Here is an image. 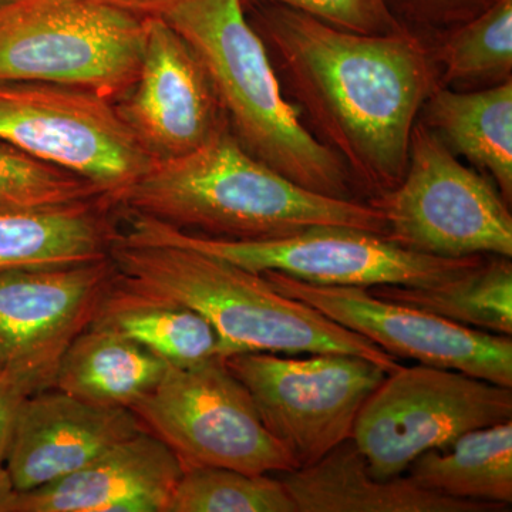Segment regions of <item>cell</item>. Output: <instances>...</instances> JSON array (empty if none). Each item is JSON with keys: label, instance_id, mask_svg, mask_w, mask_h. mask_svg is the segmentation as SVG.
<instances>
[{"label": "cell", "instance_id": "cell-1", "mask_svg": "<svg viewBox=\"0 0 512 512\" xmlns=\"http://www.w3.org/2000/svg\"><path fill=\"white\" fill-rule=\"evenodd\" d=\"M244 5L286 99L343 161L363 201L397 187L421 106L437 86L427 46L409 33L333 28L281 3Z\"/></svg>", "mask_w": 512, "mask_h": 512}, {"label": "cell", "instance_id": "cell-5", "mask_svg": "<svg viewBox=\"0 0 512 512\" xmlns=\"http://www.w3.org/2000/svg\"><path fill=\"white\" fill-rule=\"evenodd\" d=\"M121 217L127 228L120 232L133 241L181 245L249 271H278L318 285L430 288L466 274L485 258L420 254L399 247L384 235L343 225H316L282 238L232 241L180 231L143 215Z\"/></svg>", "mask_w": 512, "mask_h": 512}, {"label": "cell", "instance_id": "cell-2", "mask_svg": "<svg viewBox=\"0 0 512 512\" xmlns=\"http://www.w3.org/2000/svg\"><path fill=\"white\" fill-rule=\"evenodd\" d=\"M111 207L232 241L288 237L316 225L387 231L372 205L302 188L247 153L229 127L187 156L151 164Z\"/></svg>", "mask_w": 512, "mask_h": 512}, {"label": "cell", "instance_id": "cell-24", "mask_svg": "<svg viewBox=\"0 0 512 512\" xmlns=\"http://www.w3.org/2000/svg\"><path fill=\"white\" fill-rule=\"evenodd\" d=\"M437 84L476 92L512 82V0H497L463 25L427 45Z\"/></svg>", "mask_w": 512, "mask_h": 512}, {"label": "cell", "instance_id": "cell-31", "mask_svg": "<svg viewBox=\"0 0 512 512\" xmlns=\"http://www.w3.org/2000/svg\"><path fill=\"white\" fill-rule=\"evenodd\" d=\"M16 491L13 488L12 481L5 464H0V512H9L10 504L15 498Z\"/></svg>", "mask_w": 512, "mask_h": 512}, {"label": "cell", "instance_id": "cell-7", "mask_svg": "<svg viewBox=\"0 0 512 512\" xmlns=\"http://www.w3.org/2000/svg\"><path fill=\"white\" fill-rule=\"evenodd\" d=\"M382 212L389 241L409 251L440 256H512L511 207L497 185L461 163L417 120L403 180L369 198Z\"/></svg>", "mask_w": 512, "mask_h": 512}, {"label": "cell", "instance_id": "cell-22", "mask_svg": "<svg viewBox=\"0 0 512 512\" xmlns=\"http://www.w3.org/2000/svg\"><path fill=\"white\" fill-rule=\"evenodd\" d=\"M90 326L133 340L170 366L220 356L217 332L200 313L128 292L116 278Z\"/></svg>", "mask_w": 512, "mask_h": 512}, {"label": "cell", "instance_id": "cell-32", "mask_svg": "<svg viewBox=\"0 0 512 512\" xmlns=\"http://www.w3.org/2000/svg\"><path fill=\"white\" fill-rule=\"evenodd\" d=\"M5 2H8V0H0V5H3Z\"/></svg>", "mask_w": 512, "mask_h": 512}, {"label": "cell", "instance_id": "cell-17", "mask_svg": "<svg viewBox=\"0 0 512 512\" xmlns=\"http://www.w3.org/2000/svg\"><path fill=\"white\" fill-rule=\"evenodd\" d=\"M298 512H488L500 505L457 500L427 490L409 477L380 480L370 473L352 439L318 463L281 473Z\"/></svg>", "mask_w": 512, "mask_h": 512}, {"label": "cell", "instance_id": "cell-26", "mask_svg": "<svg viewBox=\"0 0 512 512\" xmlns=\"http://www.w3.org/2000/svg\"><path fill=\"white\" fill-rule=\"evenodd\" d=\"M106 198L80 175L0 140V212L55 210Z\"/></svg>", "mask_w": 512, "mask_h": 512}, {"label": "cell", "instance_id": "cell-15", "mask_svg": "<svg viewBox=\"0 0 512 512\" xmlns=\"http://www.w3.org/2000/svg\"><path fill=\"white\" fill-rule=\"evenodd\" d=\"M146 431L126 407H103L50 389L20 406L5 467L16 493L36 490L76 473L94 458Z\"/></svg>", "mask_w": 512, "mask_h": 512}, {"label": "cell", "instance_id": "cell-28", "mask_svg": "<svg viewBox=\"0 0 512 512\" xmlns=\"http://www.w3.org/2000/svg\"><path fill=\"white\" fill-rule=\"evenodd\" d=\"M384 2L400 26L427 46L434 37L476 18L497 0H384Z\"/></svg>", "mask_w": 512, "mask_h": 512}, {"label": "cell", "instance_id": "cell-8", "mask_svg": "<svg viewBox=\"0 0 512 512\" xmlns=\"http://www.w3.org/2000/svg\"><path fill=\"white\" fill-rule=\"evenodd\" d=\"M130 410L173 451L183 470L222 467L281 474L298 468L220 356L168 366L157 386Z\"/></svg>", "mask_w": 512, "mask_h": 512}, {"label": "cell", "instance_id": "cell-11", "mask_svg": "<svg viewBox=\"0 0 512 512\" xmlns=\"http://www.w3.org/2000/svg\"><path fill=\"white\" fill-rule=\"evenodd\" d=\"M0 140L92 181L110 205L154 163L113 101L64 84L0 82Z\"/></svg>", "mask_w": 512, "mask_h": 512}, {"label": "cell", "instance_id": "cell-12", "mask_svg": "<svg viewBox=\"0 0 512 512\" xmlns=\"http://www.w3.org/2000/svg\"><path fill=\"white\" fill-rule=\"evenodd\" d=\"M276 291L306 303L399 359L458 370L512 387L511 336L457 325L412 306L386 301L363 286L318 285L264 271Z\"/></svg>", "mask_w": 512, "mask_h": 512}, {"label": "cell", "instance_id": "cell-10", "mask_svg": "<svg viewBox=\"0 0 512 512\" xmlns=\"http://www.w3.org/2000/svg\"><path fill=\"white\" fill-rule=\"evenodd\" d=\"M224 362L298 468L318 463L352 439L363 404L387 375L376 363L343 353L242 352Z\"/></svg>", "mask_w": 512, "mask_h": 512}, {"label": "cell", "instance_id": "cell-6", "mask_svg": "<svg viewBox=\"0 0 512 512\" xmlns=\"http://www.w3.org/2000/svg\"><path fill=\"white\" fill-rule=\"evenodd\" d=\"M147 25L96 0H8L0 82L64 84L114 103L136 80Z\"/></svg>", "mask_w": 512, "mask_h": 512}, {"label": "cell", "instance_id": "cell-23", "mask_svg": "<svg viewBox=\"0 0 512 512\" xmlns=\"http://www.w3.org/2000/svg\"><path fill=\"white\" fill-rule=\"evenodd\" d=\"M377 298L412 306L466 328L512 335V264L505 256H485L466 274L430 288L379 285Z\"/></svg>", "mask_w": 512, "mask_h": 512}, {"label": "cell", "instance_id": "cell-29", "mask_svg": "<svg viewBox=\"0 0 512 512\" xmlns=\"http://www.w3.org/2000/svg\"><path fill=\"white\" fill-rule=\"evenodd\" d=\"M39 392L33 384L18 377H0V464H5L10 436L20 406L30 394Z\"/></svg>", "mask_w": 512, "mask_h": 512}, {"label": "cell", "instance_id": "cell-14", "mask_svg": "<svg viewBox=\"0 0 512 512\" xmlns=\"http://www.w3.org/2000/svg\"><path fill=\"white\" fill-rule=\"evenodd\" d=\"M114 278L110 255L89 264L0 274L3 375L50 389L64 350L96 318Z\"/></svg>", "mask_w": 512, "mask_h": 512}, {"label": "cell", "instance_id": "cell-21", "mask_svg": "<svg viewBox=\"0 0 512 512\" xmlns=\"http://www.w3.org/2000/svg\"><path fill=\"white\" fill-rule=\"evenodd\" d=\"M407 473L420 487L447 497L510 507L512 420L468 431L446 447L426 451Z\"/></svg>", "mask_w": 512, "mask_h": 512}, {"label": "cell", "instance_id": "cell-9", "mask_svg": "<svg viewBox=\"0 0 512 512\" xmlns=\"http://www.w3.org/2000/svg\"><path fill=\"white\" fill-rule=\"evenodd\" d=\"M511 420V387L444 367L400 366L363 404L352 440L370 473L387 480L426 451Z\"/></svg>", "mask_w": 512, "mask_h": 512}, {"label": "cell", "instance_id": "cell-13", "mask_svg": "<svg viewBox=\"0 0 512 512\" xmlns=\"http://www.w3.org/2000/svg\"><path fill=\"white\" fill-rule=\"evenodd\" d=\"M154 163L187 156L229 127L200 53L165 19H148L136 80L113 103Z\"/></svg>", "mask_w": 512, "mask_h": 512}, {"label": "cell", "instance_id": "cell-4", "mask_svg": "<svg viewBox=\"0 0 512 512\" xmlns=\"http://www.w3.org/2000/svg\"><path fill=\"white\" fill-rule=\"evenodd\" d=\"M164 19L207 64L229 130L247 153L306 190L363 201L343 161L286 99L244 0H187Z\"/></svg>", "mask_w": 512, "mask_h": 512}, {"label": "cell", "instance_id": "cell-25", "mask_svg": "<svg viewBox=\"0 0 512 512\" xmlns=\"http://www.w3.org/2000/svg\"><path fill=\"white\" fill-rule=\"evenodd\" d=\"M167 512H298L279 478L232 468H187Z\"/></svg>", "mask_w": 512, "mask_h": 512}, {"label": "cell", "instance_id": "cell-19", "mask_svg": "<svg viewBox=\"0 0 512 512\" xmlns=\"http://www.w3.org/2000/svg\"><path fill=\"white\" fill-rule=\"evenodd\" d=\"M419 121L497 185L512 202V82L457 92L437 84L419 113Z\"/></svg>", "mask_w": 512, "mask_h": 512}, {"label": "cell", "instance_id": "cell-27", "mask_svg": "<svg viewBox=\"0 0 512 512\" xmlns=\"http://www.w3.org/2000/svg\"><path fill=\"white\" fill-rule=\"evenodd\" d=\"M275 2L328 23L333 28L367 36L407 33L394 19L384 0H258Z\"/></svg>", "mask_w": 512, "mask_h": 512}, {"label": "cell", "instance_id": "cell-16", "mask_svg": "<svg viewBox=\"0 0 512 512\" xmlns=\"http://www.w3.org/2000/svg\"><path fill=\"white\" fill-rule=\"evenodd\" d=\"M183 471L163 441L141 431L62 480L16 493L9 512H167Z\"/></svg>", "mask_w": 512, "mask_h": 512}, {"label": "cell", "instance_id": "cell-3", "mask_svg": "<svg viewBox=\"0 0 512 512\" xmlns=\"http://www.w3.org/2000/svg\"><path fill=\"white\" fill-rule=\"evenodd\" d=\"M109 255L121 288L207 319L220 339L222 359L242 352L343 353L370 360L387 373L403 366L370 340L282 295L261 272L181 245L133 241L120 229Z\"/></svg>", "mask_w": 512, "mask_h": 512}, {"label": "cell", "instance_id": "cell-18", "mask_svg": "<svg viewBox=\"0 0 512 512\" xmlns=\"http://www.w3.org/2000/svg\"><path fill=\"white\" fill-rule=\"evenodd\" d=\"M106 198L55 210L0 212V274L89 264L109 256L117 227Z\"/></svg>", "mask_w": 512, "mask_h": 512}, {"label": "cell", "instance_id": "cell-30", "mask_svg": "<svg viewBox=\"0 0 512 512\" xmlns=\"http://www.w3.org/2000/svg\"><path fill=\"white\" fill-rule=\"evenodd\" d=\"M96 2L131 13L138 18L164 19L168 13L173 12L177 6L187 0H96Z\"/></svg>", "mask_w": 512, "mask_h": 512}, {"label": "cell", "instance_id": "cell-33", "mask_svg": "<svg viewBox=\"0 0 512 512\" xmlns=\"http://www.w3.org/2000/svg\"><path fill=\"white\" fill-rule=\"evenodd\" d=\"M3 376V372H2V366H0V377Z\"/></svg>", "mask_w": 512, "mask_h": 512}, {"label": "cell", "instance_id": "cell-20", "mask_svg": "<svg viewBox=\"0 0 512 512\" xmlns=\"http://www.w3.org/2000/svg\"><path fill=\"white\" fill-rule=\"evenodd\" d=\"M168 366L133 340L89 326L64 350L52 387L96 406L130 409Z\"/></svg>", "mask_w": 512, "mask_h": 512}]
</instances>
